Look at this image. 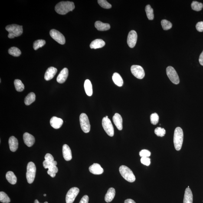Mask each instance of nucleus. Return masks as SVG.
<instances>
[{"label": "nucleus", "mask_w": 203, "mask_h": 203, "mask_svg": "<svg viewBox=\"0 0 203 203\" xmlns=\"http://www.w3.org/2000/svg\"><path fill=\"white\" fill-rule=\"evenodd\" d=\"M184 134L180 127H177L174 134L173 142L175 149L177 151L180 150L183 142Z\"/></svg>", "instance_id": "obj_2"}, {"label": "nucleus", "mask_w": 203, "mask_h": 203, "mask_svg": "<svg viewBox=\"0 0 203 203\" xmlns=\"http://www.w3.org/2000/svg\"><path fill=\"white\" fill-rule=\"evenodd\" d=\"M137 40V33L134 30L129 32L127 38L128 45L131 48H133L136 45Z\"/></svg>", "instance_id": "obj_12"}, {"label": "nucleus", "mask_w": 203, "mask_h": 203, "mask_svg": "<svg viewBox=\"0 0 203 203\" xmlns=\"http://www.w3.org/2000/svg\"><path fill=\"white\" fill-rule=\"evenodd\" d=\"M48 169L54 171L55 173H57L58 172V168L56 166H52L48 168Z\"/></svg>", "instance_id": "obj_46"}, {"label": "nucleus", "mask_w": 203, "mask_h": 203, "mask_svg": "<svg viewBox=\"0 0 203 203\" xmlns=\"http://www.w3.org/2000/svg\"><path fill=\"white\" fill-rule=\"evenodd\" d=\"M74 3L70 1H62L55 7L56 12L61 15H65L75 9Z\"/></svg>", "instance_id": "obj_1"}, {"label": "nucleus", "mask_w": 203, "mask_h": 203, "mask_svg": "<svg viewBox=\"0 0 203 203\" xmlns=\"http://www.w3.org/2000/svg\"><path fill=\"white\" fill-rule=\"evenodd\" d=\"M191 8L194 11H201L203 8V4L202 3L194 1L191 5Z\"/></svg>", "instance_id": "obj_32"}, {"label": "nucleus", "mask_w": 203, "mask_h": 203, "mask_svg": "<svg viewBox=\"0 0 203 203\" xmlns=\"http://www.w3.org/2000/svg\"><path fill=\"white\" fill-rule=\"evenodd\" d=\"M116 191L113 188H109L105 196V200L106 202H110L114 198Z\"/></svg>", "instance_id": "obj_24"}, {"label": "nucleus", "mask_w": 203, "mask_h": 203, "mask_svg": "<svg viewBox=\"0 0 203 203\" xmlns=\"http://www.w3.org/2000/svg\"><path fill=\"white\" fill-rule=\"evenodd\" d=\"M14 86L16 90L18 92H21L24 90V84L19 80H15L14 81Z\"/></svg>", "instance_id": "obj_30"}, {"label": "nucleus", "mask_w": 203, "mask_h": 203, "mask_svg": "<svg viewBox=\"0 0 203 203\" xmlns=\"http://www.w3.org/2000/svg\"><path fill=\"white\" fill-rule=\"evenodd\" d=\"M89 171L94 175H100L103 173V169L99 164L94 163L89 168Z\"/></svg>", "instance_id": "obj_17"}, {"label": "nucleus", "mask_w": 203, "mask_h": 203, "mask_svg": "<svg viewBox=\"0 0 203 203\" xmlns=\"http://www.w3.org/2000/svg\"><path fill=\"white\" fill-rule=\"evenodd\" d=\"M34 203H40L38 201V200L36 199L34 201ZM44 203H48L47 202H45Z\"/></svg>", "instance_id": "obj_49"}, {"label": "nucleus", "mask_w": 203, "mask_h": 203, "mask_svg": "<svg viewBox=\"0 0 203 203\" xmlns=\"http://www.w3.org/2000/svg\"><path fill=\"white\" fill-rule=\"evenodd\" d=\"M45 160L49 162H52L54 161V158L52 155L50 154H47L44 157Z\"/></svg>", "instance_id": "obj_43"}, {"label": "nucleus", "mask_w": 203, "mask_h": 203, "mask_svg": "<svg viewBox=\"0 0 203 203\" xmlns=\"http://www.w3.org/2000/svg\"><path fill=\"white\" fill-rule=\"evenodd\" d=\"M47 196V195H46V194H44V196Z\"/></svg>", "instance_id": "obj_50"}, {"label": "nucleus", "mask_w": 203, "mask_h": 203, "mask_svg": "<svg viewBox=\"0 0 203 203\" xmlns=\"http://www.w3.org/2000/svg\"><path fill=\"white\" fill-rule=\"evenodd\" d=\"M196 27L197 31L202 32L203 31V21H200L197 23Z\"/></svg>", "instance_id": "obj_42"}, {"label": "nucleus", "mask_w": 203, "mask_h": 203, "mask_svg": "<svg viewBox=\"0 0 203 203\" xmlns=\"http://www.w3.org/2000/svg\"><path fill=\"white\" fill-rule=\"evenodd\" d=\"M112 79L114 83L117 86L119 87H122L123 85V79L121 77L120 75L117 73H114Z\"/></svg>", "instance_id": "obj_26"}, {"label": "nucleus", "mask_w": 203, "mask_h": 203, "mask_svg": "<svg viewBox=\"0 0 203 203\" xmlns=\"http://www.w3.org/2000/svg\"><path fill=\"white\" fill-rule=\"evenodd\" d=\"M36 168L32 162H29L27 166L26 177L28 183L32 184L35 179Z\"/></svg>", "instance_id": "obj_5"}, {"label": "nucleus", "mask_w": 203, "mask_h": 203, "mask_svg": "<svg viewBox=\"0 0 203 203\" xmlns=\"http://www.w3.org/2000/svg\"><path fill=\"white\" fill-rule=\"evenodd\" d=\"M102 125L105 131L109 136L113 137L114 135V129L111 122L109 118L104 117L102 120Z\"/></svg>", "instance_id": "obj_7"}, {"label": "nucleus", "mask_w": 203, "mask_h": 203, "mask_svg": "<svg viewBox=\"0 0 203 203\" xmlns=\"http://www.w3.org/2000/svg\"><path fill=\"white\" fill-rule=\"evenodd\" d=\"M95 27L99 31H107L110 28V25L109 24L103 23L99 21H96L95 23Z\"/></svg>", "instance_id": "obj_22"}, {"label": "nucleus", "mask_w": 203, "mask_h": 203, "mask_svg": "<svg viewBox=\"0 0 203 203\" xmlns=\"http://www.w3.org/2000/svg\"><path fill=\"white\" fill-rule=\"evenodd\" d=\"M131 70L133 75L138 79H142L145 77L144 70L142 66L134 65L131 67Z\"/></svg>", "instance_id": "obj_11"}, {"label": "nucleus", "mask_w": 203, "mask_h": 203, "mask_svg": "<svg viewBox=\"0 0 203 203\" xmlns=\"http://www.w3.org/2000/svg\"><path fill=\"white\" fill-rule=\"evenodd\" d=\"M113 121L118 130H122L123 129V119L119 114H115L113 117Z\"/></svg>", "instance_id": "obj_14"}, {"label": "nucleus", "mask_w": 203, "mask_h": 203, "mask_svg": "<svg viewBox=\"0 0 203 203\" xmlns=\"http://www.w3.org/2000/svg\"><path fill=\"white\" fill-rule=\"evenodd\" d=\"M199 62L200 64H201L202 66H203V51H202V52L201 53V55H200L199 58Z\"/></svg>", "instance_id": "obj_47"}, {"label": "nucleus", "mask_w": 203, "mask_h": 203, "mask_svg": "<svg viewBox=\"0 0 203 203\" xmlns=\"http://www.w3.org/2000/svg\"><path fill=\"white\" fill-rule=\"evenodd\" d=\"M23 139L25 144L30 147L33 146L35 142V138L32 135L28 132H26L23 135Z\"/></svg>", "instance_id": "obj_13"}, {"label": "nucleus", "mask_w": 203, "mask_h": 203, "mask_svg": "<svg viewBox=\"0 0 203 203\" xmlns=\"http://www.w3.org/2000/svg\"><path fill=\"white\" fill-rule=\"evenodd\" d=\"M0 201L4 203H9L10 202V199L5 192H0Z\"/></svg>", "instance_id": "obj_35"}, {"label": "nucleus", "mask_w": 203, "mask_h": 203, "mask_svg": "<svg viewBox=\"0 0 203 203\" xmlns=\"http://www.w3.org/2000/svg\"><path fill=\"white\" fill-rule=\"evenodd\" d=\"M145 11L148 19L153 20L154 19V10L150 5H146L145 7Z\"/></svg>", "instance_id": "obj_29"}, {"label": "nucleus", "mask_w": 203, "mask_h": 203, "mask_svg": "<svg viewBox=\"0 0 203 203\" xmlns=\"http://www.w3.org/2000/svg\"><path fill=\"white\" fill-rule=\"evenodd\" d=\"M97 2L101 7L105 9H110L111 8V5L106 0H99Z\"/></svg>", "instance_id": "obj_36"}, {"label": "nucleus", "mask_w": 203, "mask_h": 203, "mask_svg": "<svg viewBox=\"0 0 203 203\" xmlns=\"http://www.w3.org/2000/svg\"><path fill=\"white\" fill-rule=\"evenodd\" d=\"M50 124L53 128L55 129H58L62 126L63 121L61 118L53 117L50 120Z\"/></svg>", "instance_id": "obj_16"}, {"label": "nucleus", "mask_w": 203, "mask_h": 203, "mask_svg": "<svg viewBox=\"0 0 203 203\" xmlns=\"http://www.w3.org/2000/svg\"><path fill=\"white\" fill-rule=\"evenodd\" d=\"M141 162L143 165L149 166L151 164L150 158L148 157H142L141 158Z\"/></svg>", "instance_id": "obj_40"}, {"label": "nucleus", "mask_w": 203, "mask_h": 203, "mask_svg": "<svg viewBox=\"0 0 203 203\" xmlns=\"http://www.w3.org/2000/svg\"><path fill=\"white\" fill-rule=\"evenodd\" d=\"M150 119L151 123L154 125H156L159 121V116L156 113L152 114L150 116Z\"/></svg>", "instance_id": "obj_38"}, {"label": "nucleus", "mask_w": 203, "mask_h": 203, "mask_svg": "<svg viewBox=\"0 0 203 203\" xmlns=\"http://www.w3.org/2000/svg\"><path fill=\"white\" fill-rule=\"evenodd\" d=\"M80 192V190L76 187H73L69 190L66 194V203H73Z\"/></svg>", "instance_id": "obj_10"}, {"label": "nucleus", "mask_w": 203, "mask_h": 203, "mask_svg": "<svg viewBox=\"0 0 203 203\" xmlns=\"http://www.w3.org/2000/svg\"><path fill=\"white\" fill-rule=\"evenodd\" d=\"M57 164V162L55 161L51 162H47L45 160L43 162V165H44V168L47 169L52 166H56Z\"/></svg>", "instance_id": "obj_39"}, {"label": "nucleus", "mask_w": 203, "mask_h": 203, "mask_svg": "<svg viewBox=\"0 0 203 203\" xmlns=\"http://www.w3.org/2000/svg\"><path fill=\"white\" fill-rule=\"evenodd\" d=\"M47 173H48V175H49L50 176L52 177V178H54V177L55 176L56 174L55 173L52 171L48 169V171H47Z\"/></svg>", "instance_id": "obj_45"}, {"label": "nucleus", "mask_w": 203, "mask_h": 203, "mask_svg": "<svg viewBox=\"0 0 203 203\" xmlns=\"http://www.w3.org/2000/svg\"><path fill=\"white\" fill-rule=\"evenodd\" d=\"M8 143L11 151L13 152L16 151L18 148V142L16 138L14 136L11 137L9 139Z\"/></svg>", "instance_id": "obj_20"}, {"label": "nucleus", "mask_w": 203, "mask_h": 203, "mask_svg": "<svg viewBox=\"0 0 203 203\" xmlns=\"http://www.w3.org/2000/svg\"><path fill=\"white\" fill-rule=\"evenodd\" d=\"M69 70L67 68H64L60 72L57 78V80L58 83H64L66 81L68 76Z\"/></svg>", "instance_id": "obj_15"}, {"label": "nucleus", "mask_w": 203, "mask_h": 203, "mask_svg": "<svg viewBox=\"0 0 203 203\" xmlns=\"http://www.w3.org/2000/svg\"><path fill=\"white\" fill-rule=\"evenodd\" d=\"M161 24L164 30H168L172 28V24L170 21L167 20H162L161 21Z\"/></svg>", "instance_id": "obj_34"}, {"label": "nucleus", "mask_w": 203, "mask_h": 203, "mask_svg": "<svg viewBox=\"0 0 203 203\" xmlns=\"http://www.w3.org/2000/svg\"><path fill=\"white\" fill-rule=\"evenodd\" d=\"M84 87L86 94L91 96L93 94V87L91 82L89 80H86L84 82Z\"/></svg>", "instance_id": "obj_25"}, {"label": "nucleus", "mask_w": 203, "mask_h": 203, "mask_svg": "<svg viewBox=\"0 0 203 203\" xmlns=\"http://www.w3.org/2000/svg\"><path fill=\"white\" fill-rule=\"evenodd\" d=\"M166 73L168 78L173 83L178 84L179 83V76L173 67L168 66L166 69Z\"/></svg>", "instance_id": "obj_8"}, {"label": "nucleus", "mask_w": 203, "mask_h": 203, "mask_svg": "<svg viewBox=\"0 0 203 203\" xmlns=\"http://www.w3.org/2000/svg\"><path fill=\"white\" fill-rule=\"evenodd\" d=\"M46 41L44 40H38L35 41L33 44V48L35 50H37L38 49L41 47L45 45Z\"/></svg>", "instance_id": "obj_33"}, {"label": "nucleus", "mask_w": 203, "mask_h": 203, "mask_svg": "<svg viewBox=\"0 0 203 203\" xmlns=\"http://www.w3.org/2000/svg\"><path fill=\"white\" fill-rule=\"evenodd\" d=\"M6 178L10 183L13 185L16 183L17 177L12 171H9L7 172L6 175Z\"/></svg>", "instance_id": "obj_27"}, {"label": "nucleus", "mask_w": 203, "mask_h": 203, "mask_svg": "<svg viewBox=\"0 0 203 203\" xmlns=\"http://www.w3.org/2000/svg\"><path fill=\"white\" fill-rule=\"evenodd\" d=\"M193 195L189 188H186L184 194L183 203H193Z\"/></svg>", "instance_id": "obj_21"}, {"label": "nucleus", "mask_w": 203, "mask_h": 203, "mask_svg": "<svg viewBox=\"0 0 203 203\" xmlns=\"http://www.w3.org/2000/svg\"><path fill=\"white\" fill-rule=\"evenodd\" d=\"M106 44L105 41L100 39H97L92 42L90 44V47L91 49H97L102 48Z\"/></svg>", "instance_id": "obj_23"}, {"label": "nucleus", "mask_w": 203, "mask_h": 203, "mask_svg": "<svg viewBox=\"0 0 203 203\" xmlns=\"http://www.w3.org/2000/svg\"><path fill=\"white\" fill-rule=\"evenodd\" d=\"M166 131H165V129L161 127L156 128L155 130V133L157 136L158 137H162L165 136Z\"/></svg>", "instance_id": "obj_37"}, {"label": "nucleus", "mask_w": 203, "mask_h": 203, "mask_svg": "<svg viewBox=\"0 0 203 203\" xmlns=\"http://www.w3.org/2000/svg\"><path fill=\"white\" fill-rule=\"evenodd\" d=\"M80 127L83 131L86 133L90 132L91 126L87 115L85 113H82L80 117Z\"/></svg>", "instance_id": "obj_6"}, {"label": "nucleus", "mask_w": 203, "mask_h": 203, "mask_svg": "<svg viewBox=\"0 0 203 203\" xmlns=\"http://www.w3.org/2000/svg\"><path fill=\"white\" fill-rule=\"evenodd\" d=\"M139 155L141 157H149L151 156V152L149 151L146 149L142 150L140 152Z\"/></svg>", "instance_id": "obj_41"}, {"label": "nucleus", "mask_w": 203, "mask_h": 203, "mask_svg": "<svg viewBox=\"0 0 203 203\" xmlns=\"http://www.w3.org/2000/svg\"><path fill=\"white\" fill-rule=\"evenodd\" d=\"M89 201V196L87 195H85L82 198L79 203H88Z\"/></svg>", "instance_id": "obj_44"}, {"label": "nucleus", "mask_w": 203, "mask_h": 203, "mask_svg": "<svg viewBox=\"0 0 203 203\" xmlns=\"http://www.w3.org/2000/svg\"><path fill=\"white\" fill-rule=\"evenodd\" d=\"M8 53L14 57H19L21 54V52L18 47H13L8 50Z\"/></svg>", "instance_id": "obj_31"}, {"label": "nucleus", "mask_w": 203, "mask_h": 203, "mask_svg": "<svg viewBox=\"0 0 203 203\" xmlns=\"http://www.w3.org/2000/svg\"><path fill=\"white\" fill-rule=\"evenodd\" d=\"M124 203H136V202L134 200L129 199L125 200Z\"/></svg>", "instance_id": "obj_48"}, {"label": "nucleus", "mask_w": 203, "mask_h": 203, "mask_svg": "<svg viewBox=\"0 0 203 203\" xmlns=\"http://www.w3.org/2000/svg\"><path fill=\"white\" fill-rule=\"evenodd\" d=\"M35 100V93L31 92L27 95L24 99V103L27 106H29L32 103H34Z\"/></svg>", "instance_id": "obj_28"}, {"label": "nucleus", "mask_w": 203, "mask_h": 203, "mask_svg": "<svg viewBox=\"0 0 203 203\" xmlns=\"http://www.w3.org/2000/svg\"><path fill=\"white\" fill-rule=\"evenodd\" d=\"M57 72L56 68L53 67H49L46 71L44 75V79L46 80H49L54 78Z\"/></svg>", "instance_id": "obj_18"}, {"label": "nucleus", "mask_w": 203, "mask_h": 203, "mask_svg": "<svg viewBox=\"0 0 203 203\" xmlns=\"http://www.w3.org/2000/svg\"><path fill=\"white\" fill-rule=\"evenodd\" d=\"M50 35L53 39L59 44H65L66 39L64 36L57 30L54 29L50 30Z\"/></svg>", "instance_id": "obj_9"}, {"label": "nucleus", "mask_w": 203, "mask_h": 203, "mask_svg": "<svg viewBox=\"0 0 203 203\" xmlns=\"http://www.w3.org/2000/svg\"><path fill=\"white\" fill-rule=\"evenodd\" d=\"M119 172L121 175L126 181L130 182H133L135 180V177L132 171L128 167L121 165L119 168Z\"/></svg>", "instance_id": "obj_4"}, {"label": "nucleus", "mask_w": 203, "mask_h": 203, "mask_svg": "<svg viewBox=\"0 0 203 203\" xmlns=\"http://www.w3.org/2000/svg\"><path fill=\"white\" fill-rule=\"evenodd\" d=\"M106 118H108V116H106Z\"/></svg>", "instance_id": "obj_51"}, {"label": "nucleus", "mask_w": 203, "mask_h": 203, "mask_svg": "<svg viewBox=\"0 0 203 203\" xmlns=\"http://www.w3.org/2000/svg\"><path fill=\"white\" fill-rule=\"evenodd\" d=\"M6 30L9 32L8 38H13L21 35L23 33V30L22 26L16 24H10L6 27Z\"/></svg>", "instance_id": "obj_3"}, {"label": "nucleus", "mask_w": 203, "mask_h": 203, "mask_svg": "<svg viewBox=\"0 0 203 203\" xmlns=\"http://www.w3.org/2000/svg\"><path fill=\"white\" fill-rule=\"evenodd\" d=\"M63 157L66 161H69L72 159L71 150L68 145L66 144L63 145Z\"/></svg>", "instance_id": "obj_19"}]
</instances>
